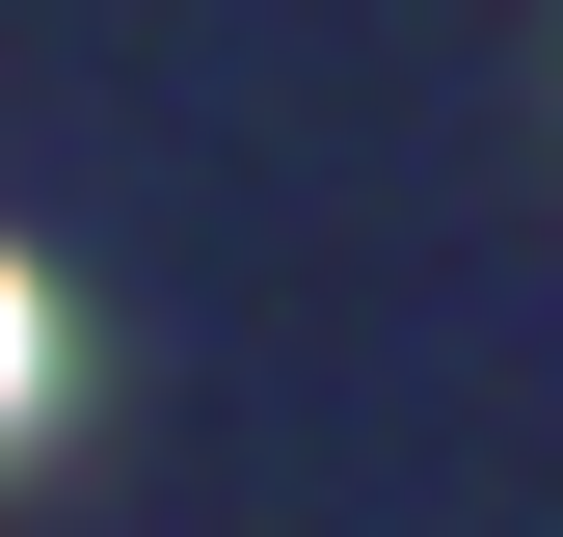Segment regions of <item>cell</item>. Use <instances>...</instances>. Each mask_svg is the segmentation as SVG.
<instances>
[{
    "mask_svg": "<svg viewBox=\"0 0 563 537\" xmlns=\"http://www.w3.org/2000/svg\"><path fill=\"white\" fill-rule=\"evenodd\" d=\"M27 376H54V322H27V268H0V430H27Z\"/></svg>",
    "mask_w": 563,
    "mask_h": 537,
    "instance_id": "6da1fadb",
    "label": "cell"
}]
</instances>
